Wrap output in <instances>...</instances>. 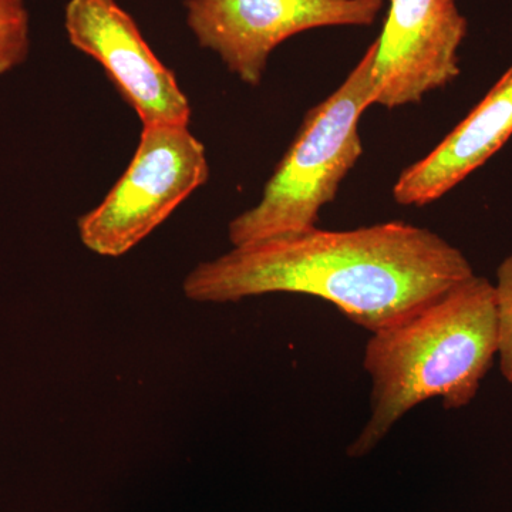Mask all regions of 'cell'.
Returning a JSON list of instances; mask_svg holds the SVG:
<instances>
[{
    "label": "cell",
    "mask_w": 512,
    "mask_h": 512,
    "mask_svg": "<svg viewBox=\"0 0 512 512\" xmlns=\"http://www.w3.org/2000/svg\"><path fill=\"white\" fill-rule=\"evenodd\" d=\"M474 275L460 249L427 228L384 222L282 235L234 247L184 279L194 302H238L299 293L335 305L350 322L379 332Z\"/></svg>",
    "instance_id": "cell-1"
},
{
    "label": "cell",
    "mask_w": 512,
    "mask_h": 512,
    "mask_svg": "<svg viewBox=\"0 0 512 512\" xmlns=\"http://www.w3.org/2000/svg\"><path fill=\"white\" fill-rule=\"evenodd\" d=\"M498 352L494 285L474 274L389 328L372 333L363 367L370 417L350 444L369 454L404 414L430 399L446 410L473 402Z\"/></svg>",
    "instance_id": "cell-2"
},
{
    "label": "cell",
    "mask_w": 512,
    "mask_h": 512,
    "mask_svg": "<svg viewBox=\"0 0 512 512\" xmlns=\"http://www.w3.org/2000/svg\"><path fill=\"white\" fill-rule=\"evenodd\" d=\"M375 43L322 103L306 113L261 200L229 222L232 247L311 231L363 154L360 117L373 106Z\"/></svg>",
    "instance_id": "cell-3"
},
{
    "label": "cell",
    "mask_w": 512,
    "mask_h": 512,
    "mask_svg": "<svg viewBox=\"0 0 512 512\" xmlns=\"http://www.w3.org/2000/svg\"><path fill=\"white\" fill-rule=\"evenodd\" d=\"M208 177L204 144L188 126H143L127 170L106 198L77 221L80 241L97 255L127 254Z\"/></svg>",
    "instance_id": "cell-4"
},
{
    "label": "cell",
    "mask_w": 512,
    "mask_h": 512,
    "mask_svg": "<svg viewBox=\"0 0 512 512\" xmlns=\"http://www.w3.org/2000/svg\"><path fill=\"white\" fill-rule=\"evenodd\" d=\"M184 8L200 46L241 82L259 86L285 40L312 29L370 26L383 0H185Z\"/></svg>",
    "instance_id": "cell-5"
},
{
    "label": "cell",
    "mask_w": 512,
    "mask_h": 512,
    "mask_svg": "<svg viewBox=\"0 0 512 512\" xmlns=\"http://www.w3.org/2000/svg\"><path fill=\"white\" fill-rule=\"evenodd\" d=\"M64 29L73 47L100 63L143 126L190 124V101L174 73L117 0H69Z\"/></svg>",
    "instance_id": "cell-6"
},
{
    "label": "cell",
    "mask_w": 512,
    "mask_h": 512,
    "mask_svg": "<svg viewBox=\"0 0 512 512\" xmlns=\"http://www.w3.org/2000/svg\"><path fill=\"white\" fill-rule=\"evenodd\" d=\"M467 19L456 0H390L375 40L373 106L416 104L460 76Z\"/></svg>",
    "instance_id": "cell-7"
},
{
    "label": "cell",
    "mask_w": 512,
    "mask_h": 512,
    "mask_svg": "<svg viewBox=\"0 0 512 512\" xmlns=\"http://www.w3.org/2000/svg\"><path fill=\"white\" fill-rule=\"evenodd\" d=\"M512 136V66L483 100L426 157L403 170L394 201L423 207L457 187L487 163Z\"/></svg>",
    "instance_id": "cell-8"
},
{
    "label": "cell",
    "mask_w": 512,
    "mask_h": 512,
    "mask_svg": "<svg viewBox=\"0 0 512 512\" xmlns=\"http://www.w3.org/2000/svg\"><path fill=\"white\" fill-rule=\"evenodd\" d=\"M30 26L25 0H0V76L25 62Z\"/></svg>",
    "instance_id": "cell-9"
},
{
    "label": "cell",
    "mask_w": 512,
    "mask_h": 512,
    "mask_svg": "<svg viewBox=\"0 0 512 512\" xmlns=\"http://www.w3.org/2000/svg\"><path fill=\"white\" fill-rule=\"evenodd\" d=\"M494 285L500 370L512 386V254L501 262Z\"/></svg>",
    "instance_id": "cell-10"
}]
</instances>
